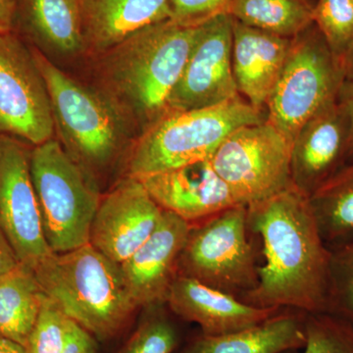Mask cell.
I'll return each mask as SVG.
<instances>
[{
    "label": "cell",
    "mask_w": 353,
    "mask_h": 353,
    "mask_svg": "<svg viewBox=\"0 0 353 353\" xmlns=\"http://www.w3.org/2000/svg\"><path fill=\"white\" fill-rule=\"evenodd\" d=\"M248 229L261 243L259 284L241 301L263 308L328 312L332 250L323 241L308 197L290 185L248 205Z\"/></svg>",
    "instance_id": "6da1fadb"
},
{
    "label": "cell",
    "mask_w": 353,
    "mask_h": 353,
    "mask_svg": "<svg viewBox=\"0 0 353 353\" xmlns=\"http://www.w3.org/2000/svg\"><path fill=\"white\" fill-rule=\"evenodd\" d=\"M34 272L44 294L97 340L115 336L138 309L120 265L90 243L53 252Z\"/></svg>",
    "instance_id": "7a4b0ae2"
},
{
    "label": "cell",
    "mask_w": 353,
    "mask_h": 353,
    "mask_svg": "<svg viewBox=\"0 0 353 353\" xmlns=\"http://www.w3.org/2000/svg\"><path fill=\"white\" fill-rule=\"evenodd\" d=\"M199 27L165 20L112 48L111 80L148 129L169 114V101L196 41Z\"/></svg>",
    "instance_id": "3957f363"
},
{
    "label": "cell",
    "mask_w": 353,
    "mask_h": 353,
    "mask_svg": "<svg viewBox=\"0 0 353 353\" xmlns=\"http://www.w3.org/2000/svg\"><path fill=\"white\" fill-rule=\"evenodd\" d=\"M267 120L265 109L243 97L164 116L146 129L129 160V176L152 175L210 160L216 150L239 128Z\"/></svg>",
    "instance_id": "277c9868"
},
{
    "label": "cell",
    "mask_w": 353,
    "mask_h": 353,
    "mask_svg": "<svg viewBox=\"0 0 353 353\" xmlns=\"http://www.w3.org/2000/svg\"><path fill=\"white\" fill-rule=\"evenodd\" d=\"M31 175L51 250L63 253L90 243L101 199L90 173L50 139L32 150Z\"/></svg>",
    "instance_id": "5b68a950"
},
{
    "label": "cell",
    "mask_w": 353,
    "mask_h": 353,
    "mask_svg": "<svg viewBox=\"0 0 353 353\" xmlns=\"http://www.w3.org/2000/svg\"><path fill=\"white\" fill-rule=\"evenodd\" d=\"M345 82L341 60L313 23L290 41L265 108L267 121L292 143L311 117L338 99Z\"/></svg>",
    "instance_id": "8992f818"
},
{
    "label": "cell",
    "mask_w": 353,
    "mask_h": 353,
    "mask_svg": "<svg viewBox=\"0 0 353 353\" xmlns=\"http://www.w3.org/2000/svg\"><path fill=\"white\" fill-rule=\"evenodd\" d=\"M248 206L236 205L190 224L178 275L243 299L259 284Z\"/></svg>",
    "instance_id": "52a82bcc"
},
{
    "label": "cell",
    "mask_w": 353,
    "mask_h": 353,
    "mask_svg": "<svg viewBox=\"0 0 353 353\" xmlns=\"http://www.w3.org/2000/svg\"><path fill=\"white\" fill-rule=\"evenodd\" d=\"M32 53L48 88L54 124L61 132L67 152L88 173L105 168L120 148L116 113L99 95L43 55Z\"/></svg>",
    "instance_id": "ba28073f"
},
{
    "label": "cell",
    "mask_w": 353,
    "mask_h": 353,
    "mask_svg": "<svg viewBox=\"0 0 353 353\" xmlns=\"http://www.w3.org/2000/svg\"><path fill=\"white\" fill-rule=\"evenodd\" d=\"M292 143L268 121L239 128L210 159L241 205L263 201L292 185Z\"/></svg>",
    "instance_id": "9c48e42d"
},
{
    "label": "cell",
    "mask_w": 353,
    "mask_h": 353,
    "mask_svg": "<svg viewBox=\"0 0 353 353\" xmlns=\"http://www.w3.org/2000/svg\"><path fill=\"white\" fill-rule=\"evenodd\" d=\"M50 94L31 52L17 36H0V134L37 146L53 139Z\"/></svg>",
    "instance_id": "30bf717a"
},
{
    "label": "cell",
    "mask_w": 353,
    "mask_h": 353,
    "mask_svg": "<svg viewBox=\"0 0 353 353\" xmlns=\"http://www.w3.org/2000/svg\"><path fill=\"white\" fill-rule=\"evenodd\" d=\"M25 141L0 134V225L20 263L36 270L53 252L46 236Z\"/></svg>",
    "instance_id": "8fae6325"
},
{
    "label": "cell",
    "mask_w": 353,
    "mask_h": 353,
    "mask_svg": "<svg viewBox=\"0 0 353 353\" xmlns=\"http://www.w3.org/2000/svg\"><path fill=\"white\" fill-rule=\"evenodd\" d=\"M234 20L222 14L199 26L169 101V113L210 108L240 97L232 67Z\"/></svg>",
    "instance_id": "7c38bea8"
},
{
    "label": "cell",
    "mask_w": 353,
    "mask_h": 353,
    "mask_svg": "<svg viewBox=\"0 0 353 353\" xmlns=\"http://www.w3.org/2000/svg\"><path fill=\"white\" fill-rule=\"evenodd\" d=\"M163 211L141 181L129 176L101 199L90 228V245L122 264L152 236Z\"/></svg>",
    "instance_id": "4fadbf2b"
},
{
    "label": "cell",
    "mask_w": 353,
    "mask_h": 353,
    "mask_svg": "<svg viewBox=\"0 0 353 353\" xmlns=\"http://www.w3.org/2000/svg\"><path fill=\"white\" fill-rule=\"evenodd\" d=\"M350 125L338 99L330 102L301 127L292 143V185L305 196L348 163Z\"/></svg>",
    "instance_id": "5bb4252c"
},
{
    "label": "cell",
    "mask_w": 353,
    "mask_h": 353,
    "mask_svg": "<svg viewBox=\"0 0 353 353\" xmlns=\"http://www.w3.org/2000/svg\"><path fill=\"white\" fill-rule=\"evenodd\" d=\"M190 228L189 222L164 210L152 236L120 264L125 285L138 308L166 304Z\"/></svg>",
    "instance_id": "9a60e30c"
},
{
    "label": "cell",
    "mask_w": 353,
    "mask_h": 353,
    "mask_svg": "<svg viewBox=\"0 0 353 353\" xmlns=\"http://www.w3.org/2000/svg\"><path fill=\"white\" fill-rule=\"evenodd\" d=\"M137 179L160 208L190 224L241 205L210 160Z\"/></svg>",
    "instance_id": "2e32d148"
},
{
    "label": "cell",
    "mask_w": 353,
    "mask_h": 353,
    "mask_svg": "<svg viewBox=\"0 0 353 353\" xmlns=\"http://www.w3.org/2000/svg\"><path fill=\"white\" fill-rule=\"evenodd\" d=\"M172 312L196 323L206 336H221L250 328L285 309L250 305L236 296L176 275L166 301Z\"/></svg>",
    "instance_id": "e0dca14e"
},
{
    "label": "cell",
    "mask_w": 353,
    "mask_h": 353,
    "mask_svg": "<svg viewBox=\"0 0 353 353\" xmlns=\"http://www.w3.org/2000/svg\"><path fill=\"white\" fill-rule=\"evenodd\" d=\"M290 41L234 20L232 67L234 83L239 94L254 108H266L285 63Z\"/></svg>",
    "instance_id": "ac0fdd59"
},
{
    "label": "cell",
    "mask_w": 353,
    "mask_h": 353,
    "mask_svg": "<svg viewBox=\"0 0 353 353\" xmlns=\"http://www.w3.org/2000/svg\"><path fill=\"white\" fill-rule=\"evenodd\" d=\"M306 313L285 309L269 319L221 336L201 334L180 353H285L303 350Z\"/></svg>",
    "instance_id": "d6986e66"
},
{
    "label": "cell",
    "mask_w": 353,
    "mask_h": 353,
    "mask_svg": "<svg viewBox=\"0 0 353 353\" xmlns=\"http://www.w3.org/2000/svg\"><path fill=\"white\" fill-rule=\"evenodd\" d=\"M85 34L106 50L150 26L171 19L170 0H80Z\"/></svg>",
    "instance_id": "ffe728a7"
},
{
    "label": "cell",
    "mask_w": 353,
    "mask_h": 353,
    "mask_svg": "<svg viewBox=\"0 0 353 353\" xmlns=\"http://www.w3.org/2000/svg\"><path fill=\"white\" fill-rule=\"evenodd\" d=\"M28 31L51 50L75 53L85 41L80 0H19Z\"/></svg>",
    "instance_id": "44dd1931"
},
{
    "label": "cell",
    "mask_w": 353,
    "mask_h": 353,
    "mask_svg": "<svg viewBox=\"0 0 353 353\" xmlns=\"http://www.w3.org/2000/svg\"><path fill=\"white\" fill-rule=\"evenodd\" d=\"M44 296L34 272L24 265L0 277V336L26 347Z\"/></svg>",
    "instance_id": "7402d4cb"
},
{
    "label": "cell",
    "mask_w": 353,
    "mask_h": 353,
    "mask_svg": "<svg viewBox=\"0 0 353 353\" xmlns=\"http://www.w3.org/2000/svg\"><path fill=\"white\" fill-rule=\"evenodd\" d=\"M323 241L330 250L353 240V161L308 197Z\"/></svg>",
    "instance_id": "603a6c76"
},
{
    "label": "cell",
    "mask_w": 353,
    "mask_h": 353,
    "mask_svg": "<svg viewBox=\"0 0 353 353\" xmlns=\"http://www.w3.org/2000/svg\"><path fill=\"white\" fill-rule=\"evenodd\" d=\"M312 0H233L227 14L236 22L292 39L313 24Z\"/></svg>",
    "instance_id": "cb8c5ba5"
},
{
    "label": "cell",
    "mask_w": 353,
    "mask_h": 353,
    "mask_svg": "<svg viewBox=\"0 0 353 353\" xmlns=\"http://www.w3.org/2000/svg\"><path fill=\"white\" fill-rule=\"evenodd\" d=\"M164 305L145 307V316L121 353H173L180 336Z\"/></svg>",
    "instance_id": "d4e9b609"
},
{
    "label": "cell",
    "mask_w": 353,
    "mask_h": 353,
    "mask_svg": "<svg viewBox=\"0 0 353 353\" xmlns=\"http://www.w3.org/2000/svg\"><path fill=\"white\" fill-rule=\"evenodd\" d=\"M313 23L341 61L353 43V0H316Z\"/></svg>",
    "instance_id": "484cf974"
},
{
    "label": "cell",
    "mask_w": 353,
    "mask_h": 353,
    "mask_svg": "<svg viewBox=\"0 0 353 353\" xmlns=\"http://www.w3.org/2000/svg\"><path fill=\"white\" fill-rule=\"evenodd\" d=\"M303 353H353V324L328 312L305 316Z\"/></svg>",
    "instance_id": "4316f807"
},
{
    "label": "cell",
    "mask_w": 353,
    "mask_h": 353,
    "mask_svg": "<svg viewBox=\"0 0 353 353\" xmlns=\"http://www.w3.org/2000/svg\"><path fill=\"white\" fill-rule=\"evenodd\" d=\"M328 313L353 324V240L332 250Z\"/></svg>",
    "instance_id": "83f0119b"
},
{
    "label": "cell",
    "mask_w": 353,
    "mask_h": 353,
    "mask_svg": "<svg viewBox=\"0 0 353 353\" xmlns=\"http://www.w3.org/2000/svg\"><path fill=\"white\" fill-rule=\"evenodd\" d=\"M71 320L48 296L28 340V353H63Z\"/></svg>",
    "instance_id": "f1b7e54d"
},
{
    "label": "cell",
    "mask_w": 353,
    "mask_h": 353,
    "mask_svg": "<svg viewBox=\"0 0 353 353\" xmlns=\"http://www.w3.org/2000/svg\"><path fill=\"white\" fill-rule=\"evenodd\" d=\"M233 0H170L171 20L183 27H199L227 14Z\"/></svg>",
    "instance_id": "f546056e"
},
{
    "label": "cell",
    "mask_w": 353,
    "mask_h": 353,
    "mask_svg": "<svg viewBox=\"0 0 353 353\" xmlns=\"http://www.w3.org/2000/svg\"><path fill=\"white\" fill-rule=\"evenodd\" d=\"M95 340L92 334L71 320L63 353H97Z\"/></svg>",
    "instance_id": "4dcf8cb0"
},
{
    "label": "cell",
    "mask_w": 353,
    "mask_h": 353,
    "mask_svg": "<svg viewBox=\"0 0 353 353\" xmlns=\"http://www.w3.org/2000/svg\"><path fill=\"white\" fill-rule=\"evenodd\" d=\"M339 103L347 115L350 125V152H348V162L353 161V82L343 83L338 97Z\"/></svg>",
    "instance_id": "1f68e13d"
},
{
    "label": "cell",
    "mask_w": 353,
    "mask_h": 353,
    "mask_svg": "<svg viewBox=\"0 0 353 353\" xmlns=\"http://www.w3.org/2000/svg\"><path fill=\"white\" fill-rule=\"evenodd\" d=\"M20 264L15 250L0 225V277L14 270Z\"/></svg>",
    "instance_id": "d6a6232c"
},
{
    "label": "cell",
    "mask_w": 353,
    "mask_h": 353,
    "mask_svg": "<svg viewBox=\"0 0 353 353\" xmlns=\"http://www.w3.org/2000/svg\"><path fill=\"white\" fill-rule=\"evenodd\" d=\"M19 0H0V36L13 32Z\"/></svg>",
    "instance_id": "836d02e7"
},
{
    "label": "cell",
    "mask_w": 353,
    "mask_h": 353,
    "mask_svg": "<svg viewBox=\"0 0 353 353\" xmlns=\"http://www.w3.org/2000/svg\"><path fill=\"white\" fill-rule=\"evenodd\" d=\"M341 64H343L345 81L353 82V43L350 46L347 54L341 60Z\"/></svg>",
    "instance_id": "e575fe53"
},
{
    "label": "cell",
    "mask_w": 353,
    "mask_h": 353,
    "mask_svg": "<svg viewBox=\"0 0 353 353\" xmlns=\"http://www.w3.org/2000/svg\"><path fill=\"white\" fill-rule=\"evenodd\" d=\"M0 353H28L26 348L19 343L0 336Z\"/></svg>",
    "instance_id": "d590c367"
},
{
    "label": "cell",
    "mask_w": 353,
    "mask_h": 353,
    "mask_svg": "<svg viewBox=\"0 0 353 353\" xmlns=\"http://www.w3.org/2000/svg\"><path fill=\"white\" fill-rule=\"evenodd\" d=\"M297 352H285V353H296Z\"/></svg>",
    "instance_id": "8d00e7d4"
}]
</instances>
